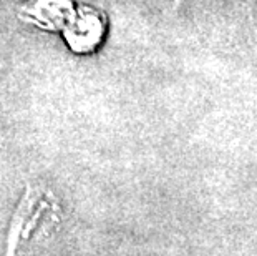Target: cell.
Here are the masks:
<instances>
[{
	"label": "cell",
	"instance_id": "obj_1",
	"mask_svg": "<svg viewBox=\"0 0 257 256\" xmlns=\"http://www.w3.org/2000/svg\"><path fill=\"white\" fill-rule=\"evenodd\" d=\"M65 32V39L75 52H90L101 42L105 22L91 9L76 10Z\"/></svg>",
	"mask_w": 257,
	"mask_h": 256
},
{
	"label": "cell",
	"instance_id": "obj_2",
	"mask_svg": "<svg viewBox=\"0 0 257 256\" xmlns=\"http://www.w3.org/2000/svg\"><path fill=\"white\" fill-rule=\"evenodd\" d=\"M75 12L72 0H29L22 9L27 20L47 30H65Z\"/></svg>",
	"mask_w": 257,
	"mask_h": 256
}]
</instances>
